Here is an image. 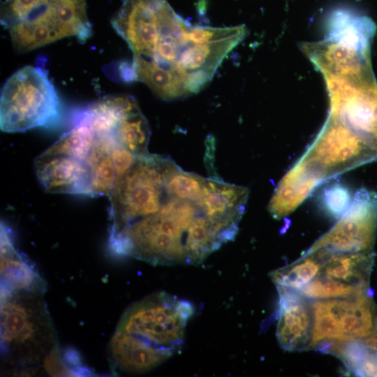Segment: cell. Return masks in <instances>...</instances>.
<instances>
[{"mask_svg": "<svg viewBox=\"0 0 377 377\" xmlns=\"http://www.w3.org/2000/svg\"><path fill=\"white\" fill-rule=\"evenodd\" d=\"M108 196L110 249L153 265L200 264L235 238L245 209L239 186L149 153L136 158Z\"/></svg>", "mask_w": 377, "mask_h": 377, "instance_id": "6da1fadb", "label": "cell"}, {"mask_svg": "<svg viewBox=\"0 0 377 377\" xmlns=\"http://www.w3.org/2000/svg\"><path fill=\"white\" fill-rule=\"evenodd\" d=\"M0 21L21 53L66 37L84 43L92 35L86 0H4Z\"/></svg>", "mask_w": 377, "mask_h": 377, "instance_id": "7a4b0ae2", "label": "cell"}, {"mask_svg": "<svg viewBox=\"0 0 377 377\" xmlns=\"http://www.w3.org/2000/svg\"><path fill=\"white\" fill-rule=\"evenodd\" d=\"M193 314L189 302L158 292L128 307L115 331L158 367L180 350Z\"/></svg>", "mask_w": 377, "mask_h": 377, "instance_id": "3957f363", "label": "cell"}, {"mask_svg": "<svg viewBox=\"0 0 377 377\" xmlns=\"http://www.w3.org/2000/svg\"><path fill=\"white\" fill-rule=\"evenodd\" d=\"M1 301L3 359L20 367L43 365L58 346L57 332L43 295L16 294Z\"/></svg>", "mask_w": 377, "mask_h": 377, "instance_id": "277c9868", "label": "cell"}, {"mask_svg": "<svg viewBox=\"0 0 377 377\" xmlns=\"http://www.w3.org/2000/svg\"><path fill=\"white\" fill-rule=\"evenodd\" d=\"M61 103L47 72L26 66L3 84L0 99V127L7 133L23 132L57 121Z\"/></svg>", "mask_w": 377, "mask_h": 377, "instance_id": "5b68a950", "label": "cell"}, {"mask_svg": "<svg viewBox=\"0 0 377 377\" xmlns=\"http://www.w3.org/2000/svg\"><path fill=\"white\" fill-rule=\"evenodd\" d=\"M377 159V146L340 119L329 114L302 159L311 175L324 179Z\"/></svg>", "mask_w": 377, "mask_h": 377, "instance_id": "8992f818", "label": "cell"}, {"mask_svg": "<svg viewBox=\"0 0 377 377\" xmlns=\"http://www.w3.org/2000/svg\"><path fill=\"white\" fill-rule=\"evenodd\" d=\"M175 14L166 0H124L110 23L133 56L149 59L162 29Z\"/></svg>", "mask_w": 377, "mask_h": 377, "instance_id": "52a82bcc", "label": "cell"}, {"mask_svg": "<svg viewBox=\"0 0 377 377\" xmlns=\"http://www.w3.org/2000/svg\"><path fill=\"white\" fill-rule=\"evenodd\" d=\"M377 228V193L358 191L336 224L308 251L326 248L334 253L371 252Z\"/></svg>", "mask_w": 377, "mask_h": 377, "instance_id": "ba28073f", "label": "cell"}, {"mask_svg": "<svg viewBox=\"0 0 377 377\" xmlns=\"http://www.w3.org/2000/svg\"><path fill=\"white\" fill-rule=\"evenodd\" d=\"M330 101V114L377 146V83L355 84L323 75Z\"/></svg>", "mask_w": 377, "mask_h": 377, "instance_id": "9c48e42d", "label": "cell"}, {"mask_svg": "<svg viewBox=\"0 0 377 377\" xmlns=\"http://www.w3.org/2000/svg\"><path fill=\"white\" fill-rule=\"evenodd\" d=\"M301 50L323 75H331L355 84L375 80L370 54L325 38L301 44Z\"/></svg>", "mask_w": 377, "mask_h": 377, "instance_id": "30bf717a", "label": "cell"}, {"mask_svg": "<svg viewBox=\"0 0 377 377\" xmlns=\"http://www.w3.org/2000/svg\"><path fill=\"white\" fill-rule=\"evenodd\" d=\"M277 289L276 336L279 344L288 351L309 349L313 321L311 303L297 290L280 286Z\"/></svg>", "mask_w": 377, "mask_h": 377, "instance_id": "8fae6325", "label": "cell"}, {"mask_svg": "<svg viewBox=\"0 0 377 377\" xmlns=\"http://www.w3.org/2000/svg\"><path fill=\"white\" fill-rule=\"evenodd\" d=\"M321 300L334 322L336 341L362 340L372 332L377 319V308L368 293Z\"/></svg>", "mask_w": 377, "mask_h": 377, "instance_id": "7c38bea8", "label": "cell"}, {"mask_svg": "<svg viewBox=\"0 0 377 377\" xmlns=\"http://www.w3.org/2000/svg\"><path fill=\"white\" fill-rule=\"evenodd\" d=\"M1 297L16 294L43 295L46 283L15 249L8 228L1 223Z\"/></svg>", "mask_w": 377, "mask_h": 377, "instance_id": "4fadbf2b", "label": "cell"}, {"mask_svg": "<svg viewBox=\"0 0 377 377\" xmlns=\"http://www.w3.org/2000/svg\"><path fill=\"white\" fill-rule=\"evenodd\" d=\"M326 38L365 54H370L375 24L367 16L346 8H338L327 15Z\"/></svg>", "mask_w": 377, "mask_h": 377, "instance_id": "5bb4252c", "label": "cell"}, {"mask_svg": "<svg viewBox=\"0 0 377 377\" xmlns=\"http://www.w3.org/2000/svg\"><path fill=\"white\" fill-rule=\"evenodd\" d=\"M373 261L374 254L371 251L332 252L324 262L317 276L346 283L368 287L369 275Z\"/></svg>", "mask_w": 377, "mask_h": 377, "instance_id": "9a60e30c", "label": "cell"}, {"mask_svg": "<svg viewBox=\"0 0 377 377\" xmlns=\"http://www.w3.org/2000/svg\"><path fill=\"white\" fill-rule=\"evenodd\" d=\"M332 251L320 248L308 251L295 263L274 270L270 274L271 279L278 287L299 290L318 274L324 262Z\"/></svg>", "mask_w": 377, "mask_h": 377, "instance_id": "2e32d148", "label": "cell"}, {"mask_svg": "<svg viewBox=\"0 0 377 377\" xmlns=\"http://www.w3.org/2000/svg\"><path fill=\"white\" fill-rule=\"evenodd\" d=\"M368 287L346 283L321 276L297 290L306 298L325 300L359 296L367 293Z\"/></svg>", "mask_w": 377, "mask_h": 377, "instance_id": "e0dca14e", "label": "cell"}]
</instances>
